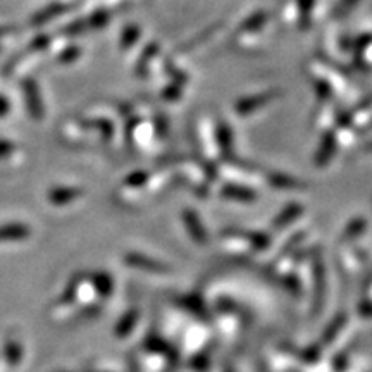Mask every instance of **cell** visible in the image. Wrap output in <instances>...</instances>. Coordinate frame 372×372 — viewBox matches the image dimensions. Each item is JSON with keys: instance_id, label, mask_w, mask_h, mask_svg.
I'll use <instances>...</instances> for the list:
<instances>
[{"instance_id": "cell-4", "label": "cell", "mask_w": 372, "mask_h": 372, "mask_svg": "<svg viewBox=\"0 0 372 372\" xmlns=\"http://www.w3.org/2000/svg\"><path fill=\"white\" fill-rule=\"evenodd\" d=\"M360 0H342V2H340V6L335 9L336 16H344L348 13V11L354 9V7L357 6Z\"/></svg>"}, {"instance_id": "cell-3", "label": "cell", "mask_w": 372, "mask_h": 372, "mask_svg": "<svg viewBox=\"0 0 372 372\" xmlns=\"http://www.w3.org/2000/svg\"><path fill=\"white\" fill-rule=\"evenodd\" d=\"M265 21H268V14H265V13H257L256 16H252L250 19H246L244 25H241V31L258 30L262 25H264Z\"/></svg>"}, {"instance_id": "cell-1", "label": "cell", "mask_w": 372, "mask_h": 372, "mask_svg": "<svg viewBox=\"0 0 372 372\" xmlns=\"http://www.w3.org/2000/svg\"><path fill=\"white\" fill-rule=\"evenodd\" d=\"M274 95H276L274 92H268V93H260V95L256 97H248V99L238 100L236 111L244 116L250 114V112H256L258 107H262V105H265L268 102H271L274 99Z\"/></svg>"}, {"instance_id": "cell-5", "label": "cell", "mask_w": 372, "mask_h": 372, "mask_svg": "<svg viewBox=\"0 0 372 372\" xmlns=\"http://www.w3.org/2000/svg\"><path fill=\"white\" fill-rule=\"evenodd\" d=\"M299 6H300V16H301V19H305V23L308 21V13H311V7L314 6V0H300L299 2Z\"/></svg>"}, {"instance_id": "cell-2", "label": "cell", "mask_w": 372, "mask_h": 372, "mask_svg": "<svg viewBox=\"0 0 372 372\" xmlns=\"http://www.w3.org/2000/svg\"><path fill=\"white\" fill-rule=\"evenodd\" d=\"M28 236V229L25 226H4L0 228V241H7V240H23V238Z\"/></svg>"}]
</instances>
